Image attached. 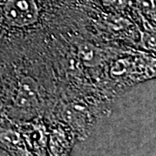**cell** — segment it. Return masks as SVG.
<instances>
[{
  "mask_svg": "<svg viewBox=\"0 0 156 156\" xmlns=\"http://www.w3.org/2000/svg\"><path fill=\"white\" fill-rule=\"evenodd\" d=\"M2 12L7 22L15 26H27L38 18V7L35 0H3Z\"/></svg>",
  "mask_w": 156,
  "mask_h": 156,
  "instance_id": "obj_1",
  "label": "cell"
},
{
  "mask_svg": "<svg viewBox=\"0 0 156 156\" xmlns=\"http://www.w3.org/2000/svg\"><path fill=\"white\" fill-rule=\"evenodd\" d=\"M37 84L30 77L23 78L17 96V106L29 107L35 103L37 100Z\"/></svg>",
  "mask_w": 156,
  "mask_h": 156,
  "instance_id": "obj_2",
  "label": "cell"
},
{
  "mask_svg": "<svg viewBox=\"0 0 156 156\" xmlns=\"http://www.w3.org/2000/svg\"><path fill=\"white\" fill-rule=\"evenodd\" d=\"M0 141L5 145H16L19 141V136L14 132H5L0 134Z\"/></svg>",
  "mask_w": 156,
  "mask_h": 156,
  "instance_id": "obj_3",
  "label": "cell"
},
{
  "mask_svg": "<svg viewBox=\"0 0 156 156\" xmlns=\"http://www.w3.org/2000/svg\"><path fill=\"white\" fill-rule=\"evenodd\" d=\"M2 108H3V102H2V101L0 99V112L2 110Z\"/></svg>",
  "mask_w": 156,
  "mask_h": 156,
  "instance_id": "obj_4",
  "label": "cell"
}]
</instances>
